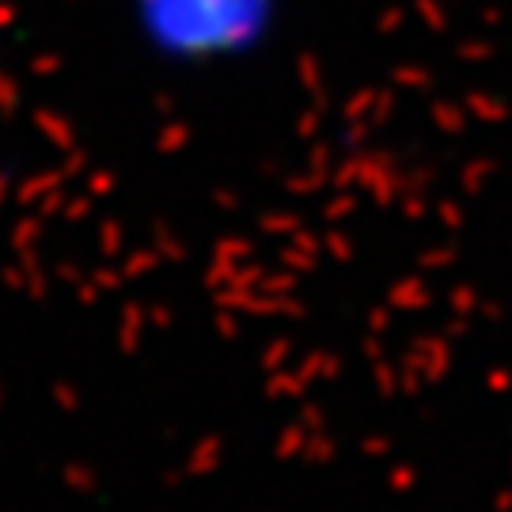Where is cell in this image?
Here are the masks:
<instances>
[{
  "instance_id": "6da1fadb",
  "label": "cell",
  "mask_w": 512,
  "mask_h": 512,
  "mask_svg": "<svg viewBox=\"0 0 512 512\" xmlns=\"http://www.w3.org/2000/svg\"><path fill=\"white\" fill-rule=\"evenodd\" d=\"M133 50L167 73H228L285 35L289 0H122Z\"/></svg>"
}]
</instances>
